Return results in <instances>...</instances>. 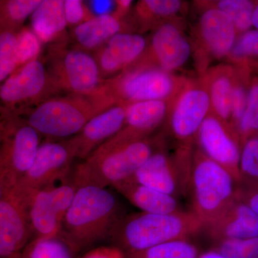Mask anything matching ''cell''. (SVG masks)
Here are the masks:
<instances>
[{"instance_id": "ac0fdd59", "label": "cell", "mask_w": 258, "mask_h": 258, "mask_svg": "<svg viewBox=\"0 0 258 258\" xmlns=\"http://www.w3.org/2000/svg\"><path fill=\"white\" fill-rule=\"evenodd\" d=\"M118 103L91 118L79 134L68 140L75 158L86 159L123 128L127 106Z\"/></svg>"}, {"instance_id": "f1b7e54d", "label": "cell", "mask_w": 258, "mask_h": 258, "mask_svg": "<svg viewBox=\"0 0 258 258\" xmlns=\"http://www.w3.org/2000/svg\"><path fill=\"white\" fill-rule=\"evenodd\" d=\"M42 0H0V33L18 32Z\"/></svg>"}, {"instance_id": "603a6c76", "label": "cell", "mask_w": 258, "mask_h": 258, "mask_svg": "<svg viewBox=\"0 0 258 258\" xmlns=\"http://www.w3.org/2000/svg\"><path fill=\"white\" fill-rule=\"evenodd\" d=\"M187 5L181 0H141L132 9L129 24L132 31H153L163 24L183 18Z\"/></svg>"}, {"instance_id": "83f0119b", "label": "cell", "mask_w": 258, "mask_h": 258, "mask_svg": "<svg viewBox=\"0 0 258 258\" xmlns=\"http://www.w3.org/2000/svg\"><path fill=\"white\" fill-rule=\"evenodd\" d=\"M77 252L62 233L52 237H35L18 258H74Z\"/></svg>"}, {"instance_id": "9a60e30c", "label": "cell", "mask_w": 258, "mask_h": 258, "mask_svg": "<svg viewBox=\"0 0 258 258\" xmlns=\"http://www.w3.org/2000/svg\"><path fill=\"white\" fill-rule=\"evenodd\" d=\"M195 147L209 159L225 168L237 184H240V139L228 122L210 111L199 128Z\"/></svg>"}, {"instance_id": "2e32d148", "label": "cell", "mask_w": 258, "mask_h": 258, "mask_svg": "<svg viewBox=\"0 0 258 258\" xmlns=\"http://www.w3.org/2000/svg\"><path fill=\"white\" fill-rule=\"evenodd\" d=\"M76 190L74 184H63L32 191L29 215L35 237H55L62 233L64 215Z\"/></svg>"}, {"instance_id": "c3c4849f", "label": "cell", "mask_w": 258, "mask_h": 258, "mask_svg": "<svg viewBox=\"0 0 258 258\" xmlns=\"http://www.w3.org/2000/svg\"><path fill=\"white\" fill-rule=\"evenodd\" d=\"M0 258H2V257H1V256H0Z\"/></svg>"}, {"instance_id": "44dd1931", "label": "cell", "mask_w": 258, "mask_h": 258, "mask_svg": "<svg viewBox=\"0 0 258 258\" xmlns=\"http://www.w3.org/2000/svg\"><path fill=\"white\" fill-rule=\"evenodd\" d=\"M205 228L215 242L258 237V215L237 196L228 208Z\"/></svg>"}, {"instance_id": "4dcf8cb0", "label": "cell", "mask_w": 258, "mask_h": 258, "mask_svg": "<svg viewBox=\"0 0 258 258\" xmlns=\"http://www.w3.org/2000/svg\"><path fill=\"white\" fill-rule=\"evenodd\" d=\"M128 254L129 258H198L200 254L197 246L189 240H179Z\"/></svg>"}, {"instance_id": "e575fe53", "label": "cell", "mask_w": 258, "mask_h": 258, "mask_svg": "<svg viewBox=\"0 0 258 258\" xmlns=\"http://www.w3.org/2000/svg\"><path fill=\"white\" fill-rule=\"evenodd\" d=\"M42 43L31 28H22L16 35L17 63L18 69L39 58Z\"/></svg>"}, {"instance_id": "8fae6325", "label": "cell", "mask_w": 258, "mask_h": 258, "mask_svg": "<svg viewBox=\"0 0 258 258\" xmlns=\"http://www.w3.org/2000/svg\"><path fill=\"white\" fill-rule=\"evenodd\" d=\"M152 155L130 179L148 187L178 198L189 191L192 163L166 150L164 141L157 137Z\"/></svg>"}, {"instance_id": "6da1fadb", "label": "cell", "mask_w": 258, "mask_h": 258, "mask_svg": "<svg viewBox=\"0 0 258 258\" xmlns=\"http://www.w3.org/2000/svg\"><path fill=\"white\" fill-rule=\"evenodd\" d=\"M157 139L118 142L108 139L75 169L76 187L115 186L133 177L152 155Z\"/></svg>"}, {"instance_id": "74e56055", "label": "cell", "mask_w": 258, "mask_h": 258, "mask_svg": "<svg viewBox=\"0 0 258 258\" xmlns=\"http://www.w3.org/2000/svg\"><path fill=\"white\" fill-rule=\"evenodd\" d=\"M64 12L67 25L74 28L95 17L87 3L81 0H64Z\"/></svg>"}, {"instance_id": "f6af8a7d", "label": "cell", "mask_w": 258, "mask_h": 258, "mask_svg": "<svg viewBox=\"0 0 258 258\" xmlns=\"http://www.w3.org/2000/svg\"><path fill=\"white\" fill-rule=\"evenodd\" d=\"M252 27L258 30V1H256L252 20Z\"/></svg>"}, {"instance_id": "5bb4252c", "label": "cell", "mask_w": 258, "mask_h": 258, "mask_svg": "<svg viewBox=\"0 0 258 258\" xmlns=\"http://www.w3.org/2000/svg\"><path fill=\"white\" fill-rule=\"evenodd\" d=\"M32 193L16 184L0 204L2 258H18L33 234L29 215Z\"/></svg>"}, {"instance_id": "7c38bea8", "label": "cell", "mask_w": 258, "mask_h": 258, "mask_svg": "<svg viewBox=\"0 0 258 258\" xmlns=\"http://www.w3.org/2000/svg\"><path fill=\"white\" fill-rule=\"evenodd\" d=\"M3 120L0 171L17 184L33 164L40 146V134L20 117Z\"/></svg>"}, {"instance_id": "d6a6232c", "label": "cell", "mask_w": 258, "mask_h": 258, "mask_svg": "<svg viewBox=\"0 0 258 258\" xmlns=\"http://www.w3.org/2000/svg\"><path fill=\"white\" fill-rule=\"evenodd\" d=\"M258 134V76L252 74L245 109L237 129L240 147L250 137Z\"/></svg>"}, {"instance_id": "7bdbcfd3", "label": "cell", "mask_w": 258, "mask_h": 258, "mask_svg": "<svg viewBox=\"0 0 258 258\" xmlns=\"http://www.w3.org/2000/svg\"><path fill=\"white\" fill-rule=\"evenodd\" d=\"M9 176L6 175L3 171H0V204L4 200L7 194L15 186Z\"/></svg>"}, {"instance_id": "e0dca14e", "label": "cell", "mask_w": 258, "mask_h": 258, "mask_svg": "<svg viewBox=\"0 0 258 258\" xmlns=\"http://www.w3.org/2000/svg\"><path fill=\"white\" fill-rule=\"evenodd\" d=\"M74 159L68 141L40 144L31 167L17 184L30 191L49 187L67 174Z\"/></svg>"}, {"instance_id": "ab89813d", "label": "cell", "mask_w": 258, "mask_h": 258, "mask_svg": "<svg viewBox=\"0 0 258 258\" xmlns=\"http://www.w3.org/2000/svg\"><path fill=\"white\" fill-rule=\"evenodd\" d=\"M237 198L247 204L258 215V186L246 187L239 186Z\"/></svg>"}, {"instance_id": "ee69618b", "label": "cell", "mask_w": 258, "mask_h": 258, "mask_svg": "<svg viewBox=\"0 0 258 258\" xmlns=\"http://www.w3.org/2000/svg\"><path fill=\"white\" fill-rule=\"evenodd\" d=\"M198 258H225L217 249L214 248L211 250L207 251L203 253L199 254Z\"/></svg>"}, {"instance_id": "3957f363", "label": "cell", "mask_w": 258, "mask_h": 258, "mask_svg": "<svg viewBox=\"0 0 258 258\" xmlns=\"http://www.w3.org/2000/svg\"><path fill=\"white\" fill-rule=\"evenodd\" d=\"M118 211V201L106 188L81 186L64 215L62 234L76 250L85 248L111 233Z\"/></svg>"}, {"instance_id": "7a4b0ae2", "label": "cell", "mask_w": 258, "mask_h": 258, "mask_svg": "<svg viewBox=\"0 0 258 258\" xmlns=\"http://www.w3.org/2000/svg\"><path fill=\"white\" fill-rule=\"evenodd\" d=\"M116 104L104 83L101 91L93 94L52 97L27 112L24 119L40 134L64 138L79 134L91 118Z\"/></svg>"}, {"instance_id": "5b68a950", "label": "cell", "mask_w": 258, "mask_h": 258, "mask_svg": "<svg viewBox=\"0 0 258 258\" xmlns=\"http://www.w3.org/2000/svg\"><path fill=\"white\" fill-rule=\"evenodd\" d=\"M239 186L225 168L195 147L188 193L191 197V212L205 228L235 201Z\"/></svg>"}, {"instance_id": "bcb514c9", "label": "cell", "mask_w": 258, "mask_h": 258, "mask_svg": "<svg viewBox=\"0 0 258 258\" xmlns=\"http://www.w3.org/2000/svg\"><path fill=\"white\" fill-rule=\"evenodd\" d=\"M247 66L252 70V73H253L254 74L257 75L258 76V60L247 64Z\"/></svg>"}, {"instance_id": "b9f144b4", "label": "cell", "mask_w": 258, "mask_h": 258, "mask_svg": "<svg viewBox=\"0 0 258 258\" xmlns=\"http://www.w3.org/2000/svg\"><path fill=\"white\" fill-rule=\"evenodd\" d=\"M115 10L112 15L119 20H126V17L132 13L133 1L118 0V1H115Z\"/></svg>"}, {"instance_id": "1f68e13d", "label": "cell", "mask_w": 258, "mask_h": 258, "mask_svg": "<svg viewBox=\"0 0 258 258\" xmlns=\"http://www.w3.org/2000/svg\"><path fill=\"white\" fill-rule=\"evenodd\" d=\"M239 172L240 186H258V134L250 137L241 145Z\"/></svg>"}, {"instance_id": "30bf717a", "label": "cell", "mask_w": 258, "mask_h": 258, "mask_svg": "<svg viewBox=\"0 0 258 258\" xmlns=\"http://www.w3.org/2000/svg\"><path fill=\"white\" fill-rule=\"evenodd\" d=\"M199 15L189 39L195 68L201 76L214 61L227 58L237 37L229 17L213 8H196Z\"/></svg>"}, {"instance_id": "7402d4cb", "label": "cell", "mask_w": 258, "mask_h": 258, "mask_svg": "<svg viewBox=\"0 0 258 258\" xmlns=\"http://www.w3.org/2000/svg\"><path fill=\"white\" fill-rule=\"evenodd\" d=\"M120 32H133L127 19L119 20L113 15H98L75 27L72 38L78 48L96 52Z\"/></svg>"}, {"instance_id": "277c9868", "label": "cell", "mask_w": 258, "mask_h": 258, "mask_svg": "<svg viewBox=\"0 0 258 258\" xmlns=\"http://www.w3.org/2000/svg\"><path fill=\"white\" fill-rule=\"evenodd\" d=\"M203 228V222L191 211L171 214L141 212L117 222L111 233L130 253L171 241L189 240Z\"/></svg>"}, {"instance_id": "d590c367", "label": "cell", "mask_w": 258, "mask_h": 258, "mask_svg": "<svg viewBox=\"0 0 258 258\" xmlns=\"http://www.w3.org/2000/svg\"><path fill=\"white\" fill-rule=\"evenodd\" d=\"M17 32L0 33V86L18 69L15 52Z\"/></svg>"}, {"instance_id": "ffe728a7", "label": "cell", "mask_w": 258, "mask_h": 258, "mask_svg": "<svg viewBox=\"0 0 258 258\" xmlns=\"http://www.w3.org/2000/svg\"><path fill=\"white\" fill-rule=\"evenodd\" d=\"M170 101H148L128 104L123 128L111 139L126 142L149 138L166 121Z\"/></svg>"}, {"instance_id": "8992f818", "label": "cell", "mask_w": 258, "mask_h": 258, "mask_svg": "<svg viewBox=\"0 0 258 258\" xmlns=\"http://www.w3.org/2000/svg\"><path fill=\"white\" fill-rule=\"evenodd\" d=\"M186 79V76H177L158 68L134 64L121 74L106 79L105 87L118 104L170 101Z\"/></svg>"}, {"instance_id": "8d00e7d4", "label": "cell", "mask_w": 258, "mask_h": 258, "mask_svg": "<svg viewBox=\"0 0 258 258\" xmlns=\"http://www.w3.org/2000/svg\"><path fill=\"white\" fill-rule=\"evenodd\" d=\"M215 249L225 258H258V237L217 241Z\"/></svg>"}, {"instance_id": "7dc6e473", "label": "cell", "mask_w": 258, "mask_h": 258, "mask_svg": "<svg viewBox=\"0 0 258 258\" xmlns=\"http://www.w3.org/2000/svg\"><path fill=\"white\" fill-rule=\"evenodd\" d=\"M3 128H4V120H0V162H1V144Z\"/></svg>"}, {"instance_id": "f546056e", "label": "cell", "mask_w": 258, "mask_h": 258, "mask_svg": "<svg viewBox=\"0 0 258 258\" xmlns=\"http://www.w3.org/2000/svg\"><path fill=\"white\" fill-rule=\"evenodd\" d=\"M233 66L235 68V73H234L230 125L237 135V129L245 109L247 96H248L249 83L253 73L247 64H233Z\"/></svg>"}, {"instance_id": "60d3db41", "label": "cell", "mask_w": 258, "mask_h": 258, "mask_svg": "<svg viewBox=\"0 0 258 258\" xmlns=\"http://www.w3.org/2000/svg\"><path fill=\"white\" fill-rule=\"evenodd\" d=\"M88 8L94 16L112 15L115 10V1H91Z\"/></svg>"}, {"instance_id": "f35d334b", "label": "cell", "mask_w": 258, "mask_h": 258, "mask_svg": "<svg viewBox=\"0 0 258 258\" xmlns=\"http://www.w3.org/2000/svg\"><path fill=\"white\" fill-rule=\"evenodd\" d=\"M80 258H125L124 252L120 247L103 246L91 249Z\"/></svg>"}, {"instance_id": "cb8c5ba5", "label": "cell", "mask_w": 258, "mask_h": 258, "mask_svg": "<svg viewBox=\"0 0 258 258\" xmlns=\"http://www.w3.org/2000/svg\"><path fill=\"white\" fill-rule=\"evenodd\" d=\"M233 64L222 63L209 68L200 76L205 83L210 101V111L230 124L233 91Z\"/></svg>"}, {"instance_id": "4fadbf2b", "label": "cell", "mask_w": 258, "mask_h": 258, "mask_svg": "<svg viewBox=\"0 0 258 258\" xmlns=\"http://www.w3.org/2000/svg\"><path fill=\"white\" fill-rule=\"evenodd\" d=\"M184 18L154 29L143 55L134 64L151 66L168 72L181 69L191 55L189 39L185 35Z\"/></svg>"}, {"instance_id": "52a82bcc", "label": "cell", "mask_w": 258, "mask_h": 258, "mask_svg": "<svg viewBox=\"0 0 258 258\" xmlns=\"http://www.w3.org/2000/svg\"><path fill=\"white\" fill-rule=\"evenodd\" d=\"M59 92L41 60L28 62L0 86V120L20 116Z\"/></svg>"}, {"instance_id": "484cf974", "label": "cell", "mask_w": 258, "mask_h": 258, "mask_svg": "<svg viewBox=\"0 0 258 258\" xmlns=\"http://www.w3.org/2000/svg\"><path fill=\"white\" fill-rule=\"evenodd\" d=\"M113 187L142 212L171 214L184 211L178 198L138 184L132 179L123 181Z\"/></svg>"}, {"instance_id": "836d02e7", "label": "cell", "mask_w": 258, "mask_h": 258, "mask_svg": "<svg viewBox=\"0 0 258 258\" xmlns=\"http://www.w3.org/2000/svg\"><path fill=\"white\" fill-rule=\"evenodd\" d=\"M257 60L258 30L250 29L237 36L226 61L232 64H249Z\"/></svg>"}, {"instance_id": "d6986e66", "label": "cell", "mask_w": 258, "mask_h": 258, "mask_svg": "<svg viewBox=\"0 0 258 258\" xmlns=\"http://www.w3.org/2000/svg\"><path fill=\"white\" fill-rule=\"evenodd\" d=\"M147 43L145 37L136 32H120L111 37L94 56L103 79H111L134 66Z\"/></svg>"}, {"instance_id": "4316f807", "label": "cell", "mask_w": 258, "mask_h": 258, "mask_svg": "<svg viewBox=\"0 0 258 258\" xmlns=\"http://www.w3.org/2000/svg\"><path fill=\"white\" fill-rule=\"evenodd\" d=\"M256 1L253 0H202L194 2L195 8H213L220 10L230 19L237 36L250 30Z\"/></svg>"}, {"instance_id": "d4e9b609", "label": "cell", "mask_w": 258, "mask_h": 258, "mask_svg": "<svg viewBox=\"0 0 258 258\" xmlns=\"http://www.w3.org/2000/svg\"><path fill=\"white\" fill-rule=\"evenodd\" d=\"M67 26L62 0H42L31 15V30L42 44L66 43Z\"/></svg>"}, {"instance_id": "ba28073f", "label": "cell", "mask_w": 258, "mask_h": 258, "mask_svg": "<svg viewBox=\"0 0 258 258\" xmlns=\"http://www.w3.org/2000/svg\"><path fill=\"white\" fill-rule=\"evenodd\" d=\"M210 112V98L200 76L186 77L169 104L166 121L175 148L194 150L199 128Z\"/></svg>"}, {"instance_id": "9c48e42d", "label": "cell", "mask_w": 258, "mask_h": 258, "mask_svg": "<svg viewBox=\"0 0 258 258\" xmlns=\"http://www.w3.org/2000/svg\"><path fill=\"white\" fill-rule=\"evenodd\" d=\"M47 71L60 91L73 94L99 92L105 81L94 56L79 48H66V43L50 46Z\"/></svg>"}]
</instances>
